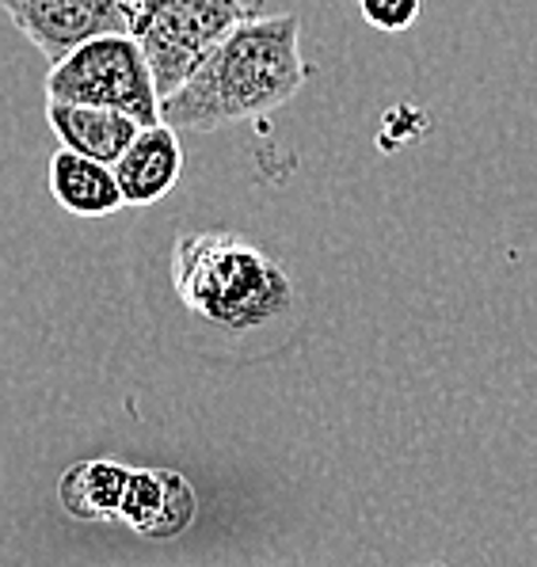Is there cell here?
I'll return each instance as SVG.
<instances>
[{
	"instance_id": "3957f363",
	"label": "cell",
	"mask_w": 537,
	"mask_h": 567,
	"mask_svg": "<svg viewBox=\"0 0 537 567\" xmlns=\"http://www.w3.org/2000/svg\"><path fill=\"white\" fill-rule=\"evenodd\" d=\"M252 16L256 8L248 0H134L130 34L149 61L161 100L214 54L225 34Z\"/></svg>"
},
{
	"instance_id": "9c48e42d",
	"label": "cell",
	"mask_w": 537,
	"mask_h": 567,
	"mask_svg": "<svg viewBox=\"0 0 537 567\" xmlns=\"http://www.w3.org/2000/svg\"><path fill=\"white\" fill-rule=\"evenodd\" d=\"M50 195L69 214H81V217H103V214H115L118 206H126L115 168L89 161V156L73 150H58L54 161H50Z\"/></svg>"
},
{
	"instance_id": "7a4b0ae2",
	"label": "cell",
	"mask_w": 537,
	"mask_h": 567,
	"mask_svg": "<svg viewBox=\"0 0 537 567\" xmlns=\"http://www.w3.org/2000/svg\"><path fill=\"white\" fill-rule=\"evenodd\" d=\"M172 282L187 309L225 331H256L293 305L286 270L237 237L176 240Z\"/></svg>"
},
{
	"instance_id": "8fae6325",
	"label": "cell",
	"mask_w": 537,
	"mask_h": 567,
	"mask_svg": "<svg viewBox=\"0 0 537 567\" xmlns=\"http://www.w3.org/2000/svg\"><path fill=\"white\" fill-rule=\"evenodd\" d=\"M359 12L370 28L401 34L415 28V20L423 16V0H359Z\"/></svg>"
},
{
	"instance_id": "277c9868",
	"label": "cell",
	"mask_w": 537,
	"mask_h": 567,
	"mask_svg": "<svg viewBox=\"0 0 537 567\" xmlns=\"http://www.w3.org/2000/svg\"><path fill=\"white\" fill-rule=\"evenodd\" d=\"M47 100L111 107L142 126L161 122V92L134 34H100L50 65Z\"/></svg>"
},
{
	"instance_id": "52a82bcc",
	"label": "cell",
	"mask_w": 537,
	"mask_h": 567,
	"mask_svg": "<svg viewBox=\"0 0 537 567\" xmlns=\"http://www.w3.org/2000/svg\"><path fill=\"white\" fill-rule=\"evenodd\" d=\"M47 122L65 150L89 156V161L111 164L123 156L134 137L142 134V122L111 107H84V103H58L47 100Z\"/></svg>"
},
{
	"instance_id": "6da1fadb",
	"label": "cell",
	"mask_w": 537,
	"mask_h": 567,
	"mask_svg": "<svg viewBox=\"0 0 537 567\" xmlns=\"http://www.w3.org/2000/svg\"><path fill=\"white\" fill-rule=\"evenodd\" d=\"M306 84L301 20L293 12L252 16L214 47V54L161 100L172 130H221L286 107Z\"/></svg>"
},
{
	"instance_id": "8992f818",
	"label": "cell",
	"mask_w": 537,
	"mask_h": 567,
	"mask_svg": "<svg viewBox=\"0 0 537 567\" xmlns=\"http://www.w3.org/2000/svg\"><path fill=\"white\" fill-rule=\"evenodd\" d=\"M195 518V492L179 473H164V468H142L130 473L123 522L149 540L179 537Z\"/></svg>"
},
{
	"instance_id": "4fadbf2b",
	"label": "cell",
	"mask_w": 537,
	"mask_h": 567,
	"mask_svg": "<svg viewBox=\"0 0 537 567\" xmlns=\"http://www.w3.org/2000/svg\"><path fill=\"white\" fill-rule=\"evenodd\" d=\"M435 567H438V564H435Z\"/></svg>"
},
{
	"instance_id": "7c38bea8",
	"label": "cell",
	"mask_w": 537,
	"mask_h": 567,
	"mask_svg": "<svg viewBox=\"0 0 537 567\" xmlns=\"http://www.w3.org/2000/svg\"><path fill=\"white\" fill-rule=\"evenodd\" d=\"M130 4H134V0H130Z\"/></svg>"
},
{
	"instance_id": "30bf717a",
	"label": "cell",
	"mask_w": 537,
	"mask_h": 567,
	"mask_svg": "<svg viewBox=\"0 0 537 567\" xmlns=\"http://www.w3.org/2000/svg\"><path fill=\"white\" fill-rule=\"evenodd\" d=\"M134 468L115 461H81L62 476V503L73 518L118 522L123 518L126 487Z\"/></svg>"
},
{
	"instance_id": "ba28073f",
	"label": "cell",
	"mask_w": 537,
	"mask_h": 567,
	"mask_svg": "<svg viewBox=\"0 0 537 567\" xmlns=\"http://www.w3.org/2000/svg\"><path fill=\"white\" fill-rule=\"evenodd\" d=\"M179 168H184V150L176 142V130L168 122H157V126H142L134 145L115 161V179L130 206H145L168 195L172 183L179 179Z\"/></svg>"
},
{
	"instance_id": "5b68a950",
	"label": "cell",
	"mask_w": 537,
	"mask_h": 567,
	"mask_svg": "<svg viewBox=\"0 0 537 567\" xmlns=\"http://www.w3.org/2000/svg\"><path fill=\"white\" fill-rule=\"evenodd\" d=\"M0 8L50 65L100 34H130L134 23L130 0H0Z\"/></svg>"
}]
</instances>
